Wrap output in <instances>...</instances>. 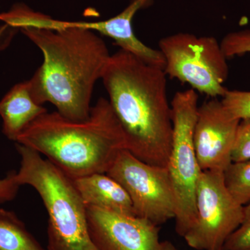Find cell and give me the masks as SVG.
Instances as JSON below:
<instances>
[{"label": "cell", "mask_w": 250, "mask_h": 250, "mask_svg": "<svg viewBox=\"0 0 250 250\" xmlns=\"http://www.w3.org/2000/svg\"><path fill=\"white\" fill-rule=\"evenodd\" d=\"M11 22L43 55L28 80L34 100L41 105L52 104L67 119H87L94 87L111 56L106 42L93 31L53 19L23 3L13 11Z\"/></svg>", "instance_id": "1"}, {"label": "cell", "mask_w": 250, "mask_h": 250, "mask_svg": "<svg viewBox=\"0 0 250 250\" xmlns=\"http://www.w3.org/2000/svg\"><path fill=\"white\" fill-rule=\"evenodd\" d=\"M166 76L164 69L120 49L110 56L101 77L126 149L161 167L167 166L173 132Z\"/></svg>", "instance_id": "2"}, {"label": "cell", "mask_w": 250, "mask_h": 250, "mask_svg": "<svg viewBox=\"0 0 250 250\" xmlns=\"http://www.w3.org/2000/svg\"><path fill=\"white\" fill-rule=\"evenodd\" d=\"M46 156L72 179L108 172L126 149L124 132L108 100L101 98L84 121H72L58 112L44 113L16 142Z\"/></svg>", "instance_id": "3"}, {"label": "cell", "mask_w": 250, "mask_h": 250, "mask_svg": "<svg viewBox=\"0 0 250 250\" xmlns=\"http://www.w3.org/2000/svg\"><path fill=\"white\" fill-rule=\"evenodd\" d=\"M21 157L16 179L34 188L48 214L47 250H98L89 231L87 206L73 179L39 152L16 143Z\"/></svg>", "instance_id": "4"}, {"label": "cell", "mask_w": 250, "mask_h": 250, "mask_svg": "<svg viewBox=\"0 0 250 250\" xmlns=\"http://www.w3.org/2000/svg\"><path fill=\"white\" fill-rule=\"evenodd\" d=\"M172 147L167 167L173 185L177 210L175 229L184 237L196 218V187L202 170L194 145V129L198 110L195 90L179 91L171 102Z\"/></svg>", "instance_id": "5"}, {"label": "cell", "mask_w": 250, "mask_h": 250, "mask_svg": "<svg viewBox=\"0 0 250 250\" xmlns=\"http://www.w3.org/2000/svg\"><path fill=\"white\" fill-rule=\"evenodd\" d=\"M159 47L166 61L164 72L170 78L211 98H223L228 91L224 86L228 59L215 38L177 33L161 39Z\"/></svg>", "instance_id": "6"}, {"label": "cell", "mask_w": 250, "mask_h": 250, "mask_svg": "<svg viewBox=\"0 0 250 250\" xmlns=\"http://www.w3.org/2000/svg\"><path fill=\"white\" fill-rule=\"evenodd\" d=\"M195 205L196 218L183 237L188 246L196 250H223L243 222L244 208L229 191L224 172L202 171Z\"/></svg>", "instance_id": "7"}, {"label": "cell", "mask_w": 250, "mask_h": 250, "mask_svg": "<svg viewBox=\"0 0 250 250\" xmlns=\"http://www.w3.org/2000/svg\"><path fill=\"white\" fill-rule=\"evenodd\" d=\"M106 174L124 188L136 216L158 226L175 218L177 202L167 167L147 164L125 149Z\"/></svg>", "instance_id": "8"}, {"label": "cell", "mask_w": 250, "mask_h": 250, "mask_svg": "<svg viewBox=\"0 0 250 250\" xmlns=\"http://www.w3.org/2000/svg\"><path fill=\"white\" fill-rule=\"evenodd\" d=\"M87 220L98 250H179L161 240L159 226L147 219L88 206Z\"/></svg>", "instance_id": "9"}, {"label": "cell", "mask_w": 250, "mask_h": 250, "mask_svg": "<svg viewBox=\"0 0 250 250\" xmlns=\"http://www.w3.org/2000/svg\"><path fill=\"white\" fill-rule=\"evenodd\" d=\"M240 121L217 98L199 106L194 145L202 171L225 172L232 163L231 154Z\"/></svg>", "instance_id": "10"}, {"label": "cell", "mask_w": 250, "mask_h": 250, "mask_svg": "<svg viewBox=\"0 0 250 250\" xmlns=\"http://www.w3.org/2000/svg\"><path fill=\"white\" fill-rule=\"evenodd\" d=\"M47 112L43 105L33 98L29 81L16 83L0 100L3 134L16 142L18 136L32 122Z\"/></svg>", "instance_id": "11"}, {"label": "cell", "mask_w": 250, "mask_h": 250, "mask_svg": "<svg viewBox=\"0 0 250 250\" xmlns=\"http://www.w3.org/2000/svg\"><path fill=\"white\" fill-rule=\"evenodd\" d=\"M73 182L87 207L136 216L127 192L108 174H92L73 179Z\"/></svg>", "instance_id": "12"}, {"label": "cell", "mask_w": 250, "mask_h": 250, "mask_svg": "<svg viewBox=\"0 0 250 250\" xmlns=\"http://www.w3.org/2000/svg\"><path fill=\"white\" fill-rule=\"evenodd\" d=\"M0 250H47L12 210L0 208Z\"/></svg>", "instance_id": "13"}, {"label": "cell", "mask_w": 250, "mask_h": 250, "mask_svg": "<svg viewBox=\"0 0 250 250\" xmlns=\"http://www.w3.org/2000/svg\"><path fill=\"white\" fill-rule=\"evenodd\" d=\"M225 185L238 203L250 202V159L232 162L224 172Z\"/></svg>", "instance_id": "14"}, {"label": "cell", "mask_w": 250, "mask_h": 250, "mask_svg": "<svg viewBox=\"0 0 250 250\" xmlns=\"http://www.w3.org/2000/svg\"><path fill=\"white\" fill-rule=\"evenodd\" d=\"M220 43L227 59L250 53V29L229 33Z\"/></svg>", "instance_id": "15"}, {"label": "cell", "mask_w": 250, "mask_h": 250, "mask_svg": "<svg viewBox=\"0 0 250 250\" xmlns=\"http://www.w3.org/2000/svg\"><path fill=\"white\" fill-rule=\"evenodd\" d=\"M221 102L236 119L241 121L250 118V91L228 90Z\"/></svg>", "instance_id": "16"}, {"label": "cell", "mask_w": 250, "mask_h": 250, "mask_svg": "<svg viewBox=\"0 0 250 250\" xmlns=\"http://www.w3.org/2000/svg\"><path fill=\"white\" fill-rule=\"evenodd\" d=\"M250 248V202L243 208V220L228 238L223 250H246Z\"/></svg>", "instance_id": "17"}, {"label": "cell", "mask_w": 250, "mask_h": 250, "mask_svg": "<svg viewBox=\"0 0 250 250\" xmlns=\"http://www.w3.org/2000/svg\"><path fill=\"white\" fill-rule=\"evenodd\" d=\"M250 159V118L241 120L238 124L233 145L231 160L239 162Z\"/></svg>", "instance_id": "18"}, {"label": "cell", "mask_w": 250, "mask_h": 250, "mask_svg": "<svg viewBox=\"0 0 250 250\" xmlns=\"http://www.w3.org/2000/svg\"><path fill=\"white\" fill-rule=\"evenodd\" d=\"M21 187L16 179V171H10L0 179V205L14 200Z\"/></svg>", "instance_id": "19"}, {"label": "cell", "mask_w": 250, "mask_h": 250, "mask_svg": "<svg viewBox=\"0 0 250 250\" xmlns=\"http://www.w3.org/2000/svg\"><path fill=\"white\" fill-rule=\"evenodd\" d=\"M18 31L16 28L11 27L5 23L0 25V52L9 47Z\"/></svg>", "instance_id": "20"}, {"label": "cell", "mask_w": 250, "mask_h": 250, "mask_svg": "<svg viewBox=\"0 0 250 250\" xmlns=\"http://www.w3.org/2000/svg\"><path fill=\"white\" fill-rule=\"evenodd\" d=\"M250 250V249H248V250Z\"/></svg>", "instance_id": "21"}]
</instances>
